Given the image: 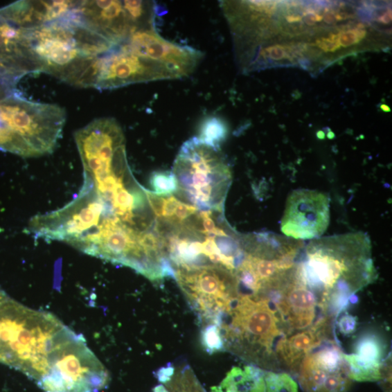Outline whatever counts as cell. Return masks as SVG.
Listing matches in <instances>:
<instances>
[{"label":"cell","instance_id":"obj_1","mask_svg":"<svg viewBox=\"0 0 392 392\" xmlns=\"http://www.w3.org/2000/svg\"><path fill=\"white\" fill-rule=\"evenodd\" d=\"M90 349L53 314L28 308L0 295V363L39 386L54 378Z\"/></svg>","mask_w":392,"mask_h":392},{"label":"cell","instance_id":"obj_2","mask_svg":"<svg viewBox=\"0 0 392 392\" xmlns=\"http://www.w3.org/2000/svg\"><path fill=\"white\" fill-rule=\"evenodd\" d=\"M75 6L53 21L22 28L23 35L41 72L72 85L92 87L97 60L116 44L87 26Z\"/></svg>","mask_w":392,"mask_h":392},{"label":"cell","instance_id":"obj_3","mask_svg":"<svg viewBox=\"0 0 392 392\" xmlns=\"http://www.w3.org/2000/svg\"><path fill=\"white\" fill-rule=\"evenodd\" d=\"M311 244L307 258L295 265V278L318 299L321 312L334 320L354 295L374 278L368 249L348 248L340 240Z\"/></svg>","mask_w":392,"mask_h":392},{"label":"cell","instance_id":"obj_4","mask_svg":"<svg viewBox=\"0 0 392 392\" xmlns=\"http://www.w3.org/2000/svg\"><path fill=\"white\" fill-rule=\"evenodd\" d=\"M219 328L224 350L253 366L277 369V346L286 336L278 312L267 297L238 293Z\"/></svg>","mask_w":392,"mask_h":392},{"label":"cell","instance_id":"obj_5","mask_svg":"<svg viewBox=\"0 0 392 392\" xmlns=\"http://www.w3.org/2000/svg\"><path fill=\"white\" fill-rule=\"evenodd\" d=\"M64 109L14 91L0 100V149L23 157L51 154L66 123Z\"/></svg>","mask_w":392,"mask_h":392},{"label":"cell","instance_id":"obj_6","mask_svg":"<svg viewBox=\"0 0 392 392\" xmlns=\"http://www.w3.org/2000/svg\"><path fill=\"white\" fill-rule=\"evenodd\" d=\"M173 174L190 202L202 211L223 208L231 174L220 153L199 138L186 142L175 161Z\"/></svg>","mask_w":392,"mask_h":392},{"label":"cell","instance_id":"obj_7","mask_svg":"<svg viewBox=\"0 0 392 392\" xmlns=\"http://www.w3.org/2000/svg\"><path fill=\"white\" fill-rule=\"evenodd\" d=\"M175 278L203 326H219L237 297L234 273L221 265L179 266Z\"/></svg>","mask_w":392,"mask_h":392},{"label":"cell","instance_id":"obj_8","mask_svg":"<svg viewBox=\"0 0 392 392\" xmlns=\"http://www.w3.org/2000/svg\"><path fill=\"white\" fill-rule=\"evenodd\" d=\"M163 80L172 78L168 71L134 52L125 41L97 60L92 87L112 89Z\"/></svg>","mask_w":392,"mask_h":392},{"label":"cell","instance_id":"obj_9","mask_svg":"<svg viewBox=\"0 0 392 392\" xmlns=\"http://www.w3.org/2000/svg\"><path fill=\"white\" fill-rule=\"evenodd\" d=\"M297 374L306 392H348L353 382L344 353L332 339L308 354Z\"/></svg>","mask_w":392,"mask_h":392},{"label":"cell","instance_id":"obj_10","mask_svg":"<svg viewBox=\"0 0 392 392\" xmlns=\"http://www.w3.org/2000/svg\"><path fill=\"white\" fill-rule=\"evenodd\" d=\"M125 42L134 52L168 71L172 80L189 76L203 57L198 50L164 39L156 27L139 30Z\"/></svg>","mask_w":392,"mask_h":392},{"label":"cell","instance_id":"obj_11","mask_svg":"<svg viewBox=\"0 0 392 392\" xmlns=\"http://www.w3.org/2000/svg\"><path fill=\"white\" fill-rule=\"evenodd\" d=\"M75 10L87 26L115 44L139 30L149 28L137 18L132 1L77 2Z\"/></svg>","mask_w":392,"mask_h":392},{"label":"cell","instance_id":"obj_12","mask_svg":"<svg viewBox=\"0 0 392 392\" xmlns=\"http://www.w3.org/2000/svg\"><path fill=\"white\" fill-rule=\"evenodd\" d=\"M328 221L327 196L314 191H296L286 208L282 230L295 238L310 239L323 234Z\"/></svg>","mask_w":392,"mask_h":392},{"label":"cell","instance_id":"obj_13","mask_svg":"<svg viewBox=\"0 0 392 392\" xmlns=\"http://www.w3.org/2000/svg\"><path fill=\"white\" fill-rule=\"evenodd\" d=\"M332 321L323 319L305 330L283 338L276 348L278 365L298 373L301 362L332 335Z\"/></svg>","mask_w":392,"mask_h":392},{"label":"cell","instance_id":"obj_14","mask_svg":"<svg viewBox=\"0 0 392 392\" xmlns=\"http://www.w3.org/2000/svg\"><path fill=\"white\" fill-rule=\"evenodd\" d=\"M384 342L375 335H367L359 339L355 353L344 354L353 381L378 382L383 379L385 362Z\"/></svg>","mask_w":392,"mask_h":392},{"label":"cell","instance_id":"obj_15","mask_svg":"<svg viewBox=\"0 0 392 392\" xmlns=\"http://www.w3.org/2000/svg\"><path fill=\"white\" fill-rule=\"evenodd\" d=\"M73 1H20L0 10V16L23 29L38 27L64 16Z\"/></svg>","mask_w":392,"mask_h":392},{"label":"cell","instance_id":"obj_16","mask_svg":"<svg viewBox=\"0 0 392 392\" xmlns=\"http://www.w3.org/2000/svg\"><path fill=\"white\" fill-rule=\"evenodd\" d=\"M265 371L253 366L235 367L213 392H266Z\"/></svg>","mask_w":392,"mask_h":392},{"label":"cell","instance_id":"obj_17","mask_svg":"<svg viewBox=\"0 0 392 392\" xmlns=\"http://www.w3.org/2000/svg\"><path fill=\"white\" fill-rule=\"evenodd\" d=\"M165 384L169 392H206L189 366L177 368Z\"/></svg>","mask_w":392,"mask_h":392},{"label":"cell","instance_id":"obj_18","mask_svg":"<svg viewBox=\"0 0 392 392\" xmlns=\"http://www.w3.org/2000/svg\"><path fill=\"white\" fill-rule=\"evenodd\" d=\"M227 133L228 129L223 121L215 116L208 117L202 123L199 139L211 146L220 148Z\"/></svg>","mask_w":392,"mask_h":392},{"label":"cell","instance_id":"obj_19","mask_svg":"<svg viewBox=\"0 0 392 392\" xmlns=\"http://www.w3.org/2000/svg\"><path fill=\"white\" fill-rule=\"evenodd\" d=\"M266 392H298L297 384L285 373L265 371Z\"/></svg>","mask_w":392,"mask_h":392},{"label":"cell","instance_id":"obj_20","mask_svg":"<svg viewBox=\"0 0 392 392\" xmlns=\"http://www.w3.org/2000/svg\"><path fill=\"white\" fill-rule=\"evenodd\" d=\"M202 343L204 349L210 355L224 350L221 330L217 325L203 326Z\"/></svg>","mask_w":392,"mask_h":392},{"label":"cell","instance_id":"obj_21","mask_svg":"<svg viewBox=\"0 0 392 392\" xmlns=\"http://www.w3.org/2000/svg\"><path fill=\"white\" fill-rule=\"evenodd\" d=\"M152 185L156 194L159 195H168L179 189L177 180L173 172H155L150 178Z\"/></svg>","mask_w":392,"mask_h":392},{"label":"cell","instance_id":"obj_22","mask_svg":"<svg viewBox=\"0 0 392 392\" xmlns=\"http://www.w3.org/2000/svg\"><path fill=\"white\" fill-rule=\"evenodd\" d=\"M197 211V208L179 202L175 208L174 217L169 220L181 222L195 214Z\"/></svg>","mask_w":392,"mask_h":392},{"label":"cell","instance_id":"obj_23","mask_svg":"<svg viewBox=\"0 0 392 392\" xmlns=\"http://www.w3.org/2000/svg\"><path fill=\"white\" fill-rule=\"evenodd\" d=\"M147 199L150 208L158 217H163V209L165 199L161 195H157L152 191L145 190Z\"/></svg>","mask_w":392,"mask_h":392},{"label":"cell","instance_id":"obj_24","mask_svg":"<svg viewBox=\"0 0 392 392\" xmlns=\"http://www.w3.org/2000/svg\"><path fill=\"white\" fill-rule=\"evenodd\" d=\"M340 47L348 48L360 42L361 39L357 35V28L348 32H342L336 35Z\"/></svg>","mask_w":392,"mask_h":392},{"label":"cell","instance_id":"obj_25","mask_svg":"<svg viewBox=\"0 0 392 392\" xmlns=\"http://www.w3.org/2000/svg\"><path fill=\"white\" fill-rule=\"evenodd\" d=\"M315 45L326 53L335 52L341 48L335 35L317 40Z\"/></svg>","mask_w":392,"mask_h":392},{"label":"cell","instance_id":"obj_26","mask_svg":"<svg viewBox=\"0 0 392 392\" xmlns=\"http://www.w3.org/2000/svg\"><path fill=\"white\" fill-rule=\"evenodd\" d=\"M262 57H268L274 60H280L284 58L287 57V54H286L283 48L276 45V46H270L264 50L262 53Z\"/></svg>","mask_w":392,"mask_h":392},{"label":"cell","instance_id":"obj_27","mask_svg":"<svg viewBox=\"0 0 392 392\" xmlns=\"http://www.w3.org/2000/svg\"><path fill=\"white\" fill-rule=\"evenodd\" d=\"M175 371V369L171 364L162 367L156 372L157 379L162 384H167L172 380Z\"/></svg>","mask_w":392,"mask_h":392},{"label":"cell","instance_id":"obj_28","mask_svg":"<svg viewBox=\"0 0 392 392\" xmlns=\"http://www.w3.org/2000/svg\"><path fill=\"white\" fill-rule=\"evenodd\" d=\"M179 201L174 196H170L168 199H165L163 209V217L168 220H171L175 215V208Z\"/></svg>","mask_w":392,"mask_h":392},{"label":"cell","instance_id":"obj_29","mask_svg":"<svg viewBox=\"0 0 392 392\" xmlns=\"http://www.w3.org/2000/svg\"><path fill=\"white\" fill-rule=\"evenodd\" d=\"M341 330L345 334H349L355 326V321L351 316H346L340 322Z\"/></svg>","mask_w":392,"mask_h":392},{"label":"cell","instance_id":"obj_30","mask_svg":"<svg viewBox=\"0 0 392 392\" xmlns=\"http://www.w3.org/2000/svg\"><path fill=\"white\" fill-rule=\"evenodd\" d=\"M323 17L318 14H308L305 19V23L309 26H313L316 22H319L323 20Z\"/></svg>","mask_w":392,"mask_h":392},{"label":"cell","instance_id":"obj_31","mask_svg":"<svg viewBox=\"0 0 392 392\" xmlns=\"http://www.w3.org/2000/svg\"><path fill=\"white\" fill-rule=\"evenodd\" d=\"M377 21H379L384 24H389L391 21V10H388L382 17H379L377 19Z\"/></svg>","mask_w":392,"mask_h":392},{"label":"cell","instance_id":"obj_32","mask_svg":"<svg viewBox=\"0 0 392 392\" xmlns=\"http://www.w3.org/2000/svg\"><path fill=\"white\" fill-rule=\"evenodd\" d=\"M324 21L328 24H335L337 22L336 15L332 12H328L325 15Z\"/></svg>","mask_w":392,"mask_h":392},{"label":"cell","instance_id":"obj_33","mask_svg":"<svg viewBox=\"0 0 392 392\" xmlns=\"http://www.w3.org/2000/svg\"><path fill=\"white\" fill-rule=\"evenodd\" d=\"M336 18L337 21H341L343 20H346L350 18H353V16H350L348 13H339L336 15Z\"/></svg>","mask_w":392,"mask_h":392},{"label":"cell","instance_id":"obj_34","mask_svg":"<svg viewBox=\"0 0 392 392\" xmlns=\"http://www.w3.org/2000/svg\"><path fill=\"white\" fill-rule=\"evenodd\" d=\"M301 19H303V18H301L299 16H294V15H291V16H289L287 17H286V21H287L289 23H295V22H298L301 21Z\"/></svg>","mask_w":392,"mask_h":392},{"label":"cell","instance_id":"obj_35","mask_svg":"<svg viewBox=\"0 0 392 392\" xmlns=\"http://www.w3.org/2000/svg\"><path fill=\"white\" fill-rule=\"evenodd\" d=\"M97 358H98V357H96V359L95 360H93V361L92 362V363H90L89 364H88V365H87V366H84V367H82V368H80V369H79V370H78L77 371H75L74 373H71V375H69V376L66 377V378H65L64 380H63L62 381H60V382H58L57 384H56L53 385V386H51V387H49V388H48V389H44L43 391H45V390L49 389H51V388H52V387H53V386H55L57 385V384H60V382H63L64 380H66L67 378H69V377H70L71 375H73L74 373H78V371H80L81 369H82V368H85V367L88 366L89 365H90V364H92L93 363V362H95V361H96V360L97 359Z\"/></svg>","mask_w":392,"mask_h":392},{"label":"cell","instance_id":"obj_36","mask_svg":"<svg viewBox=\"0 0 392 392\" xmlns=\"http://www.w3.org/2000/svg\"><path fill=\"white\" fill-rule=\"evenodd\" d=\"M154 392H169L167 388L163 385H159L154 388Z\"/></svg>","mask_w":392,"mask_h":392},{"label":"cell","instance_id":"obj_37","mask_svg":"<svg viewBox=\"0 0 392 392\" xmlns=\"http://www.w3.org/2000/svg\"><path fill=\"white\" fill-rule=\"evenodd\" d=\"M381 109L386 113H389L391 112V109L390 108L388 107V105H385V104H382L381 105Z\"/></svg>","mask_w":392,"mask_h":392},{"label":"cell","instance_id":"obj_38","mask_svg":"<svg viewBox=\"0 0 392 392\" xmlns=\"http://www.w3.org/2000/svg\"><path fill=\"white\" fill-rule=\"evenodd\" d=\"M317 135H318V138L320 139H325V134L323 131H319L318 132V134H317Z\"/></svg>","mask_w":392,"mask_h":392},{"label":"cell","instance_id":"obj_39","mask_svg":"<svg viewBox=\"0 0 392 392\" xmlns=\"http://www.w3.org/2000/svg\"><path fill=\"white\" fill-rule=\"evenodd\" d=\"M335 137V134H334L333 132L330 131L328 134V138L329 139H332Z\"/></svg>","mask_w":392,"mask_h":392},{"label":"cell","instance_id":"obj_40","mask_svg":"<svg viewBox=\"0 0 392 392\" xmlns=\"http://www.w3.org/2000/svg\"><path fill=\"white\" fill-rule=\"evenodd\" d=\"M4 292L0 289V295H1Z\"/></svg>","mask_w":392,"mask_h":392}]
</instances>
